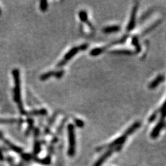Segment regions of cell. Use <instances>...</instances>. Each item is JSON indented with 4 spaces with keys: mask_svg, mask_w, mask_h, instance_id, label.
<instances>
[{
    "mask_svg": "<svg viewBox=\"0 0 166 166\" xmlns=\"http://www.w3.org/2000/svg\"><path fill=\"white\" fill-rule=\"evenodd\" d=\"M65 71L64 70H58V71H50L46 73L43 74L40 76L41 81H46L50 78V77H55L57 78H61L64 76Z\"/></svg>",
    "mask_w": 166,
    "mask_h": 166,
    "instance_id": "7",
    "label": "cell"
},
{
    "mask_svg": "<svg viewBox=\"0 0 166 166\" xmlns=\"http://www.w3.org/2000/svg\"><path fill=\"white\" fill-rule=\"evenodd\" d=\"M161 110H160V114H161V116L158 121L157 125L156 126L151 132V137L153 138H156L160 132V131L165 126V102L163 103L162 107H160Z\"/></svg>",
    "mask_w": 166,
    "mask_h": 166,
    "instance_id": "4",
    "label": "cell"
},
{
    "mask_svg": "<svg viewBox=\"0 0 166 166\" xmlns=\"http://www.w3.org/2000/svg\"><path fill=\"white\" fill-rule=\"evenodd\" d=\"M128 38V35H126L123 36L122 38H119L116 41H114L113 42H111V43L107 44L105 46H103V47L102 48H95L94 49H92L91 52H90V55L91 56H97L100 55L101 53H103V52L105 51L108 48L112 47L113 46L115 45H117L118 44H122L124 43L125 41H126V39Z\"/></svg>",
    "mask_w": 166,
    "mask_h": 166,
    "instance_id": "3",
    "label": "cell"
},
{
    "mask_svg": "<svg viewBox=\"0 0 166 166\" xmlns=\"http://www.w3.org/2000/svg\"><path fill=\"white\" fill-rule=\"evenodd\" d=\"M0 138H1L3 140V141L4 142V143H6L10 148L12 149V150H14L15 152H16L17 153H21L22 152V149L20 148H19V147H17V146H15V145H14V144L11 143L9 141L7 140L4 139L1 136H0Z\"/></svg>",
    "mask_w": 166,
    "mask_h": 166,
    "instance_id": "12",
    "label": "cell"
},
{
    "mask_svg": "<svg viewBox=\"0 0 166 166\" xmlns=\"http://www.w3.org/2000/svg\"><path fill=\"white\" fill-rule=\"evenodd\" d=\"M39 8L41 9V11L42 12H45L47 11V9L48 8V4L47 1H41L40 2V6Z\"/></svg>",
    "mask_w": 166,
    "mask_h": 166,
    "instance_id": "16",
    "label": "cell"
},
{
    "mask_svg": "<svg viewBox=\"0 0 166 166\" xmlns=\"http://www.w3.org/2000/svg\"><path fill=\"white\" fill-rule=\"evenodd\" d=\"M12 76L14 81V87L13 90V96L14 100L16 102L18 105L19 109L22 115L25 113L23 103L21 100V89H20V71L18 69H14L12 70Z\"/></svg>",
    "mask_w": 166,
    "mask_h": 166,
    "instance_id": "1",
    "label": "cell"
},
{
    "mask_svg": "<svg viewBox=\"0 0 166 166\" xmlns=\"http://www.w3.org/2000/svg\"><path fill=\"white\" fill-rule=\"evenodd\" d=\"M88 46H89L88 44H82L80 46H75V47L71 48L59 62L57 65V66L60 68V67L65 66L73 57H74L77 53L82 50H85L88 48Z\"/></svg>",
    "mask_w": 166,
    "mask_h": 166,
    "instance_id": "2",
    "label": "cell"
},
{
    "mask_svg": "<svg viewBox=\"0 0 166 166\" xmlns=\"http://www.w3.org/2000/svg\"><path fill=\"white\" fill-rule=\"evenodd\" d=\"M18 121L17 119H0V123L2 124H13Z\"/></svg>",
    "mask_w": 166,
    "mask_h": 166,
    "instance_id": "17",
    "label": "cell"
},
{
    "mask_svg": "<svg viewBox=\"0 0 166 166\" xmlns=\"http://www.w3.org/2000/svg\"><path fill=\"white\" fill-rule=\"evenodd\" d=\"M160 21L159 20V21H158V22H156L155 24H154L153 25H152L151 26V27H149L148 28H147L146 30L144 31V32H143V35H145L147 33H148V32H151V31L153 29H154L155 27H157V26L158 25V24H160Z\"/></svg>",
    "mask_w": 166,
    "mask_h": 166,
    "instance_id": "18",
    "label": "cell"
},
{
    "mask_svg": "<svg viewBox=\"0 0 166 166\" xmlns=\"http://www.w3.org/2000/svg\"><path fill=\"white\" fill-rule=\"evenodd\" d=\"M111 53L114 54H121V55H132L133 54V52L131 50L129 49H119V50H112Z\"/></svg>",
    "mask_w": 166,
    "mask_h": 166,
    "instance_id": "13",
    "label": "cell"
},
{
    "mask_svg": "<svg viewBox=\"0 0 166 166\" xmlns=\"http://www.w3.org/2000/svg\"><path fill=\"white\" fill-rule=\"evenodd\" d=\"M79 16H80V18L81 21L82 22L86 24L87 25H88V27H89V28L91 29L92 32L94 31V27H93V25L91 24V23L89 21L87 12L85 11H80L79 13Z\"/></svg>",
    "mask_w": 166,
    "mask_h": 166,
    "instance_id": "8",
    "label": "cell"
},
{
    "mask_svg": "<svg viewBox=\"0 0 166 166\" xmlns=\"http://www.w3.org/2000/svg\"><path fill=\"white\" fill-rule=\"evenodd\" d=\"M160 110H161V108H159L158 110H157V111H155L152 115H151V116L149 117V122H153V121H154L155 119H156V117H157V116H158V113H160Z\"/></svg>",
    "mask_w": 166,
    "mask_h": 166,
    "instance_id": "19",
    "label": "cell"
},
{
    "mask_svg": "<svg viewBox=\"0 0 166 166\" xmlns=\"http://www.w3.org/2000/svg\"><path fill=\"white\" fill-rule=\"evenodd\" d=\"M47 114V110L45 109H41V110H36L32 111H26L24 115L27 116H38V115H45Z\"/></svg>",
    "mask_w": 166,
    "mask_h": 166,
    "instance_id": "10",
    "label": "cell"
},
{
    "mask_svg": "<svg viewBox=\"0 0 166 166\" xmlns=\"http://www.w3.org/2000/svg\"><path fill=\"white\" fill-rule=\"evenodd\" d=\"M69 149L68 154L70 156H73L75 152V133L74 126L72 124H69L68 127Z\"/></svg>",
    "mask_w": 166,
    "mask_h": 166,
    "instance_id": "5",
    "label": "cell"
},
{
    "mask_svg": "<svg viewBox=\"0 0 166 166\" xmlns=\"http://www.w3.org/2000/svg\"><path fill=\"white\" fill-rule=\"evenodd\" d=\"M4 159V158H3V155L2 154V152L1 151V149H0V160H3Z\"/></svg>",
    "mask_w": 166,
    "mask_h": 166,
    "instance_id": "20",
    "label": "cell"
},
{
    "mask_svg": "<svg viewBox=\"0 0 166 166\" xmlns=\"http://www.w3.org/2000/svg\"><path fill=\"white\" fill-rule=\"evenodd\" d=\"M132 44L135 46V48H136V53H140V52L141 51V47H140V46L138 38L137 36H133L132 38Z\"/></svg>",
    "mask_w": 166,
    "mask_h": 166,
    "instance_id": "14",
    "label": "cell"
},
{
    "mask_svg": "<svg viewBox=\"0 0 166 166\" xmlns=\"http://www.w3.org/2000/svg\"><path fill=\"white\" fill-rule=\"evenodd\" d=\"M112 152H113V150H111V151H109L108 152L105 153L104 155L103 156H102V158L99 160H98V162L96 163L95 166H100L102 165V164L103 163V162L104 161V160L109 156L111 154Z\"/></svg>",
    "mask_w": 166,
    "mask_h": 166,
    "instance_id": "15",
    "label": "cell"
},
{
    "mask_svg": "<svg viewBox=\"0 0 166 166\" xmlns=\"http://www.w3.org/2000/svg\"><path fill=\"white\" fill-rule=\"evenodd\" d=\"M1 14V9H0V15Z\"/></svg>",
    "mask_w": 166,
    "mask_h": 166,
    "instance_id": "21",
    "label": "cell"
},
{
    "mask_svg": "<svg viewBox=\"0 0 166 166\" xmlns=\"http://www.w3.org/2000/svg\"><path fill=\"white\" fill-rule=\"evenodd\" d=\"M138 3H137L136 4H135V6H133L132 9L130 20H129L127 27V32H131V31L133 30V29L135 27V26H136V15H137V13L138 11Z\"/></svg>",
    "mask_w": 166,
    "mask_h": 166,
    "instance_id": "6",
    "label": "cell"
},
{
    "mask_svg": "<svg viewBox=\"0 0 166 166\" xmlns=\"http://www.w3.org/2000/svg\"><path fill=\"white\" fill-rule=\"evenodd\" d=\"M164 80H165V77L164 75H158L154 80H153L149 83L148 87L150 89H154L156 87L158 86L159 83L163 82Z\"/></svg>",
    "mask_w": 166,
    "mask_h": 166,
    "instance_id": "9",
    "label": "cell"
},
{
    "mask_svg": "<svg viewBox=\"0 0 166 166\" xmlns=\"http://www.w3.org/2000/svg\"><path fill=\"white\" fill-rule=\"evenodd\" d=\"M121 30L120 26L119 25H113L109 26V27H106L103 29V32L105 33H111L118 32Z\"/></svg>",
    "mask_w": 166,
    "mask_h": 166,
    "instance_id": "11",
    "label": "cell"
}]
</instances>
